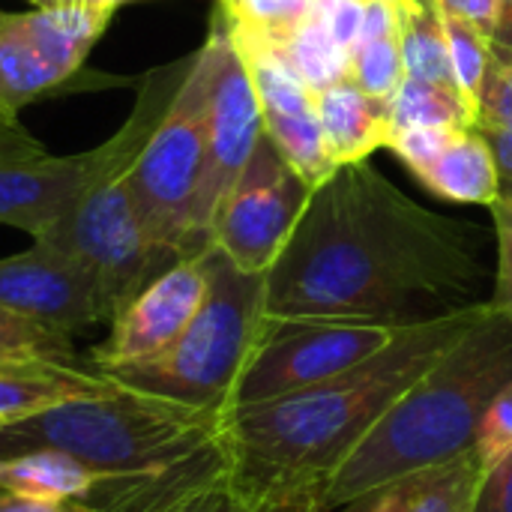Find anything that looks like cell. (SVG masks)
<instances>
[{"instance_id": "obj_1", "label": "cell", "mask_w": 512, "mask_h": 512, "mask_svg": "<svg viewBox=\"0 0 512 512\" xmlns=\"http://www.w3.org/2000/svg\"><path fill=\"white\" fill-rule=\"evenodd\" d=\"M483 231L426 210L369 159L339 165L267 270V318L414 324L480 303Z\"/></svg>"}, {"instance_id": "obj_2", "label": "cell", "mask_w": 512, "mask_h": 512, "mask_svg": "<svg viewBox=\"0 0 512 512\" xmlns=\"http://www.w3.org/2000/svg\"><path fill=\"white\" fill-rule=\"evenodd\" d=\"M489 300L402 324L369 360L288 396L222 414L228 477L246 489H324L375 423L468 333Z\"/></svg>"}, {"instance_id": "obj_3", "label": "cell", "mask_w": 512, "mask_h": 512, "mask_svg": "<svg viewBox=\"0 0 512 512\" xmlns=\"http://www.w3.org/2000/svg\"><path fill=\"white\" fill-rule=\"evenodd\" d=\"M507 381H512V324L489 300L480 321L405 390L339 465L327 486L330 512L474 447L477 423Z\"/></svg>"}, {"instance_id": "obj_4", "label": "cell", "mask_w": 512, "mask_h": 512, "mask_svg": "<svg viewBox=\"0 0 512 512\" xmlns=\"http://www.w3.org/2000/svg\"><path fill=\"white\" fill-rule=\"evenodd\" d=\"M222 432V414L114 384L108 393L63 402L0 432V459L60 450L105 477L168 471Z\"/></svg>"}, {"instance_id": "obj_5", "label": "cell", "mask_w": 512, "mask_h": 512, "mask_svg": "<svg viewBox=\"0 0 512 512\" xmlns=\"http://www.w3.org/2000/svg\"><path fill=\"white\" fill-rule=\"evenodd\" d=\"M207 294L189 327L162 354L105 372L114 384L225 414L264 327L267 273L240 270L210 246Z\"/></svg>"}, {"instance_id": "obj_6", "label": "cell", "mask_w": 512, "mask_h": 512, "mask_svg": "<svg viewBox=\"0 0 512 512\" xmlns=\"http://www.w3.org/2000/svg\"><path fill=\"white\" fill-rule=\"evenodd\" d=\"M213 39L192 57L168 111L123 171L129 195L150 237L177 258H195L210 243L195 225V204L207 159V108L213 84Z\"/></svg>"}, {"instance_id": "obj_7", "label": "cell", "mask_w": 512, "mask_h": 512, "mask_svg": "<svg viewBox=\"0 0 512 512\" xmlns=\"http://www.w3.org/2000/svg\"><path fill=\"white\" fill-rule=\"evenodd\" d=\"M189 66L192 57L150 72L129 120L96 150L75 156L42 153L33 159L0 162V222L39 240L84 192L105 183L108 177L123 174L168 111Z\"/></svg>"}, {"instance_id": "obj_8", "label": "cell", "mask_w": 512, "mask_h": 512, "mask_svg": "<svg viewBox=\"0 0 512 512\" xmlns=\"http://www.w3.org/2000/svg\"><path fill=\"white\" fill-rule=\"evenodd\" d=\"M33 243L54 246L90 273L108 321L156 276L183 261L150 237L123 174L84 192Z\"/></svg>"}, {"instance_id": "obj_9", "label": "cell", "mask_w": 512, "mask_h": 512, "mask_svg": "<svg viewBox=\"0 0 512 512\" xmlns=\"http://www.w3.org/2000/svg\"><path fill=\"white\" fill-rule=\"evenodd\" d=\"M402 324L348 318H267L237 381L234 405L279 399L315 387L393 342Z\"/></svg>"}, {"instance_id": "obj_10", "label": "cell", "mask_w": 512, "mask_h": 512, "mask_svg": "<svg viewBox=\"0 0 512 512\" xmlns=\"http://www.w3.org/2000/svg\"><path fill=\"white\" fill-rule=\"evenodd\" d=\"M309 198L312 186L264 132L213 216L210 243L240 270L267 273L288 246Z\"/></svg>"}, {"instance_id": "obj_11", "label": "cell", "mask_w": 512, "mask_h": 512, "mask_svg": "<svg viewBox=\"0 0 512 512\" xmlns=\"http://www.w3.org/2000/svg\"><path fill=\"white\" fill-rule=\"evenodd\" d=\"M210 39H213L216 60H213V84H210V108H207V159H204V177L195 204V225L207 243L222 198L231 192L258 138L264 135V117L252 78L228 33L222 12L213 21Z\"/></svg>"}, {"instance_id": "obj_12", "label": "cell", "mask_w": 512, "mask_h": 512, "mask_svg": "<svg viewBox=\"0 0 512 512\" xmlns=\"http://www.w3.org/2000/svg\"><path fill=\"white\" fill-rule=\"evenodd\" d=\"M231 39L252 78L264 117V132L276 141V147L285 153L294 171L312 189H318L336 171V165L324 147L315 93L306 87V81L288 60L285 48L255 39H240V36Z\"/></svg>"}, {"instance_id": "obj_13", "label": "cell", "mask_w": 512, "mask_h": 512, "mask_svg": "<svg viewBox=\"0 0 512 512\" xmlns=\"http://www.w3.org/2000/svg\"><path fill=\"white\" fill-rule=\"evenodd\" d=\"M207 252V249H204ZM183 258L135 294L111 321V333L90 351V366L111 372L171 348L207 294V258Z\"/></svg>"}, {"instance_id": "obj_14", "label": "cell", "mask_w": 512, "mask_h": 512, "mask_svg": "<svg viewBox=\"0 0 512 512\" xmlns=\"http://www.w3.org/2000/svg\"><path fill=\"white\" fill-rule=\"evenodd\" d=\"M0 309L69 336L108 321L90 273L48 243L0 258Z\"/></svg>"}, {"instance_id": "obj_15", "label": "cell", "mask_w": 512, "mask_h": 512, "mask_svg": "<svg viewBox=\"0 0 512 512\" xmlns=\"http://www.w3.org/2000/svg\"><path fill=\"white\" fill-rule=\"evenodd\" d=\"M114 381L96 366L48 357L0 360V420L6 426L36 417L63 402L108 393Z\"/></svg>"}, {"instance_id": "obj_16", "label": "cell", "mask_w": 512, "mask_h": 512, "mask_svg": "<svg viewBox=\"0 0 512 512\" xmlns=\"http://www.w3.org/2000/svg\"><path fill=\"white\" fill-rule=\"evenodd\" d=\"M480 477L483 465L477 450L468 447L441 465L405 474L339 507V512H471Z\"/></svg>"}, {"instance_id": "obj_17", "label": "cell", "mask_w": 512, "mask_h": 512, "mask_svg": "<svg viewBox=\"0 0 512 512\" xmlns=\"http://www.w3.org/2000/svg\"><path fill=\"white\" fill-rule=\"evenodd\" d=\"M315 108L324 147L336 168L369 159L378 147L390 144V102L369 96L351 75L321 90Z\"/></svg>"}, {"instance_id": "obj_18", "label": "cell", "mask_w": 512, "mask_h": 512, "mask_svg": "<svg viewBox=\"0 0 512 512\" xmlns=\"http://www.w3.org/2000/svg\"><path fill=\"white\" fill-rule=\"evenodd\" d=\"M411 174L438 198L453 204H483L498 201V165L492 144L477 126H456L450 138L426 162L414 165Z\"/></svg>"}, {"instance_id": "obj_19", "label": "cell", "mask_w": 512, "mask_h": 512, "mask_svg": "<svg viewBox=\"0 0 512 512\" xmlns=\"http://www.w3.org/2000/svg\"><path fill=\"white\" fill-rule=\"evenodd\" d=\"M66 78L30 39L18 12H0V117L18 123L33 99L57 90Z\"/></svg>"}, {"instance_id": "obj_20", "label": "cell", "mask_w": 512, "mask_h": 512, "mask_svg": "<svg viewBox=\"0 0 512 512\" xmlns=\"http://www.w3.org/2000/svg\"><path fill=\"white\" fill-rule=\"evenodd\" d=\"M99 480V471L60 450H27L0 459V489L30 498L84 504Z\"/></svg>"}, {"instance_id": "obj_21", "label": "cell", "mask_w": 512, "mask_h": 512, "mask_svg": "<svg viewBox=\"0 0 512 512\" xmlns=\"http://www.w3.org/2000/svg\"><path fill=\"white\" fill-rule=\"evenodd\" d=\"M396 12H399V42H402L405 72L459 99L438 0H402Z\"/></svg>"}, {"instance_id": "obj_22", "label": "cell", "mask_w": 512, "mask_h": 512, "mask_svg": "<svg viewBox=\"0 0 512 512\" xmlns=\"http://www.w3.org/2000/svg\"><path fill=\"white\" fill-rule=\"evenodd\" d=\"M171 512H330V507L324 489H246L225 474Z\"/></svg>"}, {"instance_id": "obj_23", "label": "cell", "mask_w": 512, "mask_h": 512, "mask_svg": "<svg viewBox=\"0 0 512 512\" xmlns=\"http://www.w3.org/2000/svg\"><path fill=\"white\" fill-rule=\"evenodd\" d=\"M315 0H222V18L231 36L255 39L285 48L288 39L306 24Z\"/></svg>"}, {"instance_id": "obj_24", "label": "cell", "mask_w": 512, "mask_h": 512, "mask_svg": "<svg viewBox=\"0 0 512 512\" xmlns=\"http://www.w3.org/2000/svg\"><path fill=\"white\" fill-rule=\"evenodd\" d=\"M441 21H444V30H447L453 81H456L465 117H468L471 126H477L480 123V99H483V81H486L492 39L486 33H480L477 27H471L468 21L450 15L447 9H441Z\"/></svg>"}, {"instance_id": "obj_25", "label": "cell", "mask_w": 512, "mask_h": 512, "mask_svg": "<svg viewBox=\"0 0 512 512\" xmlns=\"http://www.w3.org/2000/svg\"><path fill=\"white\" fill-rule=\"evenodd\" d=\"M285 54L315 96L351 75V54L330 36V30L315 15V9L306 18V24L288 39Z\"/></svg>"}, {"instance_id": "obj_26", "label": "cell", "mask_w": 512, "mask_h": 512, "mask_svg": "<svg viewBox=\"0 0 512 512\" xmlns=\"http://www.w3.org/2000/svg\"><path fill=\"white\" fill-rule=\"evenodd\" d=\"M390 126L393 132L420 129V126H471L462 102L426 81L405 75L399 90L390 99Z\"/></svg>"}, {"instance_id": "obj_27", "label": "cell", "mask_w": 512, "mask_h": 512, "mask_svg": "<svg viewBox=\"0 0 512 512\" xmlns=\"http://www.w3.org/2000/svg\"><path fill=\"white\" fill-rule=\"evenodd\" d=\"M405 57H402V42H399V30L378 36V39H366L357 45V51L351 54V78L375 99L390 102L393 93L399 90V84L405 81Z\"/></svg>"}, {"instance_id": "obj_28", "label": "cell", "mask_w": 512, "mask_h": 512, "mask_svg": "<svg viewBox=\"0 0 512 512\" xmlns=\"http://www.w3.org/2000/svg\"><path fill=\"white\" fill-rule=\"evenodd\" d=\"M18 357H48V360L78 363L69 333L30 321L9 309H0V360H18Z\"/></svg>"}, {"instance_id": "obj_29", "label": "cell", "mask_w": 512, "mask_h": 512, "mask_svg": "<svg viewBox=\"0 0 512 512\" xmlns=\"http://www.w3.org/2000/svg\"><path fill=\"white\" fill-rule=\"evenodd\" d=\"M474 450H477L483 471L498 465L512 450V381H507L495 393V399L483 411L477 432H474Z\"/></svg>"}, {"instance_id": "obj_30", "label": "cell", "mask_w": 512, "mask_h": 512, "mask_svg": "<svg viewBox=\"0 0 512 512\" xmlns=\"http://www.w3.org/2000/svg\"><path fill=\"white\" fill-rule=\"evenodd\" d=\"M501 123H512V48L492 42L477 129H489Z\"/></svg>"}, {"instance_id": "obj_31", "label": "cell", "mask_w": 512, "mask_h": 512, "mask_svg": "<svg viewBox=\"0 0 512 512\" xmlns=\"http://www.w3.org/2000/svg\"><path fill=\"white\" fill-rule=\"evenodd\" d=\"M495 243H498V270H495V294L492 306L512 324V207L492 204Z\"/></svg>"}, {"instance_id": "obj_32", "label": "cell", "mask_w": 512, "mask_h": 512, "mask_svg": "<svg viewBox=\"0 0 512 512\" xmlns=\"http://www.w3.org/2000/svg\"><path fill=\"white\" fill-rule=\"evenodd\" d=\"M315 15L348 54L357 51L363 36V0H315Z\"/></svg>"}, {"instance_id": "obj_33", "label": "cell", "mask_w": 512, "mask_h": 512, "mask_svg": "<svg viewBox=\"0 0 512 512\" xmlns=\"http://www.w3.org/2000/svg\"><path fill=\"white\" fill-rule=\"evenodd\" d=\"M471 512H512V450L498 465L483 471Z\"/></svg>"}, {"instance_id": "obj_34", "label": "cell", "mask_w": 512, "mask_h": 512, "mask_svg": "<svg viewBox=\"0 0 512 512\" xmlns=\"http://www.w3.org/2000/svg\"><path fill=\"white\" fill-rule=\"evenodd\" d=\"M492 153H495V165H498V201L512 207V123H501V126H489L483 129Z\"/></svg>"}, {"instance_id": "obj_35", "label": "cell", "mask_w": 512, "mask_h": 512, "mask_svg": "<svg viewBox=\"0 0 512 512\" xmlns=\"http://www.w3.org/2000/svg\"><path fill=\"white\" fill-rule=\"evenodd\" d=\"M441 9H447L450 15L468 21L471 27H477L480 33H486L489 39L495 36V24H498V0H438Z\"/></svg>"}, {"instance_id": "obj_36", "label": "cell", "mask_w": 512, "mask_h": 512, "mask_svg": "<svg viewBox=\"0 0 512 512\" xmlns=\"http://www.w3.org/2000/svg\"><path fill=\"white\" fill-rule=\"evenodd\" d=\"M45 147L21 126V123H9L0 117V162H15V159H33L42 156Z\"/></svg>"}, {"instance_id": "obj_37", "label": "cell", "mask_w": 512, "mask_h": 512, "mask_svg": "<svg viewBox=\"0 0 512 512\" xmlns=\"http://www.w3.org/2000/svg\"><path fill=\"white\" fill-rule=\"evenodd\" d=\"M0 512H99L78 501H45L0 489Z\"/></svg>"}, {"instance_id": "obj_38", "label": "cell", "mask_w": 512, "mask_h": 512, "mask_svg": "<svg viewBox=\"0 0 512 512\" xmlns=\"http://www.w3.org/2000/svg\"><path fill=\"white\" fill-rule=\"evenodd\" d=\"M492 42L512 48V0H498V24H495Z\"/></svg>"}, {"instance_id": "obj_39", "label": "cell", "mask_w": 512, "mask_h": 512, "mask_svg": "<svg viewBox=\"0 0 512 512\" xmlns=\"http://www.w3.org/2000/svg\"><path fill=\"white\" fill-rule=\"evenodd\" d=\"M81 6L87 9V12H93V15H99L102 21H111V15H114V0H81Z\"/></svg>"}, {"instance_id": "obj_40", "label": "cell", "mask_w": 512, "mask_h": 512, "mask_svg": "<svg viewBox=\"0 0 512 512\" xmlns=\"http://www.w3.org/2000/svg\"><path fill=\"white\" fill-rule=\"evenodd\" d=\"M36 6H81V0H30Z\"/></svg>"}, {"instance_id": "obj_41", "label": "cell", "mask_w": 512, "mask_h": 512, "mask_svg": "<svg viewBox=\"0 0 512 512\" xmlns=\"http://www.w3.org/2000/svg\"><path fill=\"white\" fill-rule=\"evenodd\" d=\"M123 3H135V0H114V6H123Z\"/></svg>"}, {"instance_id": "obj_42", "label": "cell", "mask_w": 512, "mask_h": 512, "mask_svg": "<svg viewBox=\"0 0 512 512\" xmlns=\"http://www.w3.org/2000/svg\"><path fill=\"white\" fill-rule=\"evenodd\" d=\"M384 3H393V6H399V3H402V0H384Z\"/></svg>"}, {"instance_id": "obj_43", "label": "cell", "mask_w": 512, "mask_h": 512, "mask_svg": "<svg viewBox=\"0 0 512 512\" xmlns=\"http://www.w3.org/2000/svg\"><path fill=\"white\" fill-rule=\"evenodd\" d=\"M3 429H6V423H3V420H0V432H3Z\"/></svg>"}]
</instances>
